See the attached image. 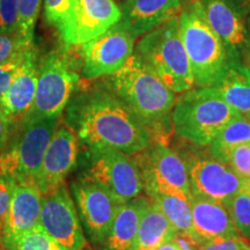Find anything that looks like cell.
Here are the masks:
<instances>
[{
    "label": "cell",
    "mask_w": 250,
    "mask_h": 250,
    "mask_svg": "<svg viewBox=\"0 0 250 250\" xmlns=\"http://www.w3.org/2000/svg\"><path fill=\"white\" fill-rule=\"evenodd\" d=\"M148 198L160 208V211L170 221L177 233L184 234L195 241L192 229L191 204L189 201L176 195L159 192L152 193L148 196Z\"/></svg>",
    "instance_id": "24"
},
{
    "label": "cell",
    "mask_w": 250,
    "mask_h": 250,
    "mask_svg": "<svg viewBox=\"0 0 250 250\" xmlns=\"http://www.w3.org/2000/svg\"><path fill=\"white\" fill-rule=\"evenodd\" d=\"M190 204L193 237L198 245L215 237L240 234L229 210L223 203L206 197L192 195Z\"/></svg>",
    "instance_id": "19"
},
{
    "label": "cell",
    "mask_w": 250,
    "mask_h": 250,
    "mask_svg": "<svg viewBox=\"0 0 250 250\" xmlns=\"http://www.w3.org/2000/svg\"><path fill=\"white\" fill-rule=\"evenodd\" d=\"M39 65L35 48L27 52L20 70L0 100V110L20 123L33 107L37 87Z\"/></svg>",
    "instance_id": "20"
},
{
    "label": "cell",
    "mask_w": 250,
    "mask_h": 250,
    "mask_svg": "<svg viewBox=\"0 0 250 250\" xmlns=\"http://www.w3.org/2000/svg\"><path fill=\"white\" fill-rule=\"evenodd\" d=\"M132 156L111 148L87 147L83 177L104 188L120 203L129 202L144 190L142 171Z\"/></svg>",
    "instance_id": "8"
},
{
    "label": "cell",
    "mask_w": 250,
    "mask_h": 250,
    "mask_svg": "<svg viewBox=\"0 0 250 250\" xmlns=\"http://www.w3.org/2000/svg\"><path fill=\"white\" fill-rule=\"evenodd\" d=\"M214 158L224 161L240 179L250 183V143L225 149L214 155Z\"/></svg>",
    "instance_id": "28"
},
{
    "label": "cell",
    "mask_w": 250,
    "mask_h": 250,
    "mask_svg": "<svg viewBox=\"0 0 250 250\" xmlns=\"http://www.w3.org/2000/svg\"><path fill=\"white\" fill-rule=\"evenodd\" d=\"M133 54L175 94H182L195 87L189 59L180 36L177 18L140 37Z\"/></svg>",
    "instance_id": "5"
},
{
    "label": "cell",
    "mask_w": 250,
    "mask_h": 250,
    "mask_svg": "<svg viewBox=\"0 0 250 250\" xmlns=\"http://www.w3.org/2000/svg\"><path fill=\"white\" fill-rule=\"evenodd\" d=\"M71 0H44V17L51 24H58L70 9Z\"/></svg>",
    "instance_id": "33"
},
{
    "label": "cell",
    "mask_w": 250,
    "mask_h": 250,
    "mask_svg": "<svg viewBox=\"0 0 250 250\" xmlns=\"http://www.w3.org/2000/svg\"><path fill=\"white\" fill-rule=\"evenodd\" d=\"M212 29L224 43L230 62H250V0H198Z\"/></svg>",
    "instance_id": "10"
},
{
    "label": "cell",
    "mask_w": 250,
    "mask_h": 250,
    "mask_svg": "<svg viewBox=\"0 0 250 250\" xmlns=\"http://www.w3.org/2000/svg\"><path fill=\"white\" fill-rule=\"evenodd\" d=\"M31 48H34V43L28 42L19 33H0V64L23 57Z\"/></svg>",
    "instance_id": "30"
},
{
    "label": "cell",
    "mask_w": 250,
    "mask_h": 250,
    "mask_svg": "<svg viewBox=\"0 0 250 250\" xmlns=\"http://www.w3.org/2000/svg\"><path fill=\"white\" fill-rule=\"evenodd\" d=\"M71 192L86 237L94 247L100 248L122 203L104 188L86 177L73 181Z\"/></svg>",
    "instance_id": "13"
},
{
    "label": "cell",
    "mask_w": 250,
    "mask_h": 250,
    "mask_svg": "<svg viewBox=\"0 0 250 250\" xmlns=\"http://www.w3.org/2000/svg\"><path fill=\"white\" fill-rule=\"evenodd\" d=\"M26 55H24L23 57L15 59V61L5 62V64H0V100H1L2 96H4L6 90L8 89V87L11 86L12 81L14 80L15 76L18 74V72L20 70L21 64H22Z\"/></svg>",
    "instance_id": "34"
},
{
    "label": "cell",
    "mask_w": 250,
    "mask_h": 250,
    "mask_svg": "<svg viewBox=\"0 0 250 250\" xmlns=\"http://www.w3.org/2000/svg\"><path fill=\"white\" fill-rule=\"evenodd\" d=\"M186 162L192 195L227 205L237 192L249 184L240 179L229 166L210 153L208 155H190Z\"/></svg>",
    "instance_id": "15"
},
{
    "label": "cell",
    "mask_w": 250,
    "mask_h": 250,
    "mask_svg": "<svg viewBox=\"0 0 250 250\" xmlns=\"http://www.w3.org/2000/svg\"><path fill=\"white\" fill-rule=\"evenodd\" d=\"M237 112L212 87L182 93L171 111L174 132L196 146H208Z\"/></svg>",
    "instance_id": "4"
},
{
    "label": "cell",
    "mask_w": 250,
    "mask_h": 250,
    "mask_svg": "<svg viewBox=\"0 0 250 250\" xmlns=\"http://www.w3.org/2000/svg\"><path fill=\"white\" fill-rule=\"evenodd\" d=\"M242 250H250V245L248 247H246V248H243Z\"/></svg>",
    "instance_id": "38"
},
{
    "label": "cell",
    "mask_w": 250,
    "mask_h": 250,
    "mask_svg": "<svg viewBox=\"0 0 250 250\" xmlns=\"http://www.w3.org/2000/svg\"><path fill=\"white\" fill-rule=\"evenodd\" d=\"M156 250H199V245L189 236L177 233L168 241L162 243Z\"/></svg>",
    "instance_id": "36"
},
{
    "label": "cell",
    "mask_w": 250,
    "mask_h": 250,
    "mask_svg": "<svg viewBox=\"0 0 250 250\" xmlns=\"http://www.w3.org/2000/svg\"><path fill=\"white\" fill-rule=\"evenodd\" d=\"M249 184H250V183H249Z\"/></svg>",
    "instance_id": "44"
},
{
    "label": "cell",
    "mask_w": 250,
    "mask_h": 250,
    "mask_svg": "<svg viewBox=\"0 0 250 250\" xmlns=\"http://www.w3.org/2000/svg\"><path fill=\"white\" fill-rule=\"evenodd\" d=\"M177 20L195 87L215 86L226 73L230 59L224 43L206 20L198 0L188 2Z\"/></svg>",
    "instance_id": "3"
},
{
    "label": "cell",
    "mask_w": 250,
    "mask_h": 250,
    "mask_svg": "<svg viewBox=\"0 0 250 250\" xmlns=\"http://www.w3.org/2000/svg\"><path fill=\"white\" fill-rule=\"evenodd\" d=\"M250 242L241 234L229 236H220L208 240L199 245V250H242Z\"/></svg>",
    "instance_id": "32"
},
{
    "label": "cell",
    "mask_w": 250,
    "mask_h": 250,
    "mask_svg": "<svg viewBox=\"0 0 250 250\" xmlns=\"http://www.w3.org/2000/svg\"><path fill=\"white\" fill-rule=\"evenodd\" d=\"M142 171L146 195L170 193L191 203L192 191L186 159L167 144L152 143L147 148L133 154Z\"/></svg>",
    "instance_id": "9"
},
{
    "label": "cell",
    "mask_w": 250,
    "mask_h": 250,
    "mask_svg": "<svg viewBox=\"0 0 250 250\" xmlns=\"http://www.w3.org/2000/svg\"><path fill=\"white\" fill-rule=\"evenodd\" d=\"M79 156V139L66 124L59 125L50 140L36 176V183L42 195L57 190L65 184Z\"/></svg>",
    "instance_id": "16"
},
{
    "label": "cell",
    "mask_w": 250,
    "mask_h": 250,
    "mask_svg": "<svg viewBox=\"0 0 250 250\" xmlns=\"http://www.w3.org/2000/svg\"><path fill=\"white\" fill-rule=\"evenodd\" d=\"M0 245L5 250H70L39 226L24 233L0 235Z\"/></svg>",
    "instance_id": "25"
},
{
    "label": "cell",
    "mask_w": 250,
    "mask_h": 250,
    "mask_svg": "<svg viewBox=\"0 0 250 250\" xmlns=\"http://www.w3.org/2000/svg\"><path fill=\"white\" fill-rule=\"evenodd\" d=\"M65 122L86 147L111 148L133 155L153 143L143 122L104 85L71 99Z\"/></svg>",
    "instance_id": "1"
},
{
    "label": "cell",
    "mask_w": 250,
    "mask_h": 250,
    "mask_svg": "<svg viewBox=\"0 0 250 250\" xmlns=\"http://www.w3.org/2000/svg\"><path fill=\"white\" fill-rule=\"evenodd\" d=\"M14 181L15 180L11 177L0 176V233H1L6 215H7Z\"/></svg>",
    "instance_id": "35"
},
{
    "label": "cell",
    "mask_w": 250,
    "mask_h": 250,
    "mask_svg": "<svg viewBox=\"0 0 250 250\" xmlns=\"http://www.w3.org/2000/svg\"><path fill=\"white\" fill-rule=\"evenodd\" d=\"M149 198L137 197L118 206L116 215L104 242L99 250H134L140 219Z\"/></svg>",
    "instance_id": "21"
},
{
    "label": "cell",
    "mask_w": 250,
    "mask_h": 250,
    "mask_svg": "<svg viewBox=\"0 0 250 250\" xmlns=\"http://www.w3.org/2000/svg\"><path fill=\"white\" fill-rule=\"evenodd\" d=\"M21 127L0 152V176L33 179L39 174L43 156L58 126V118L21 121Z\"/></svg>",
    "instance_id": "6"
},
{
    "label": "cell",
    "mask_w": 250,
    "mask_h": 250,
    "mask_svg": "<svg viewBox=\"0 0 250 250\" xmlns=\"http://www.w3.org/2000/svg\"><path fill=\"white\" fill-rule=\"evenodd\" d=\"M42 196L35 180H15L7 215L0 235L24 233L39 226Z\"/></svg>",
    "instance_id": "18"
},
{
    "label": "cell",
    "mask_w": 250,
    "mask_h": 250,
    "mask_svg": "<svg viewBox=\"0 0 250 250\" xmlns=\"http://www.w3.org/2000/svg\"><path fill=\"white\" fill-rule=\"evenodd\" d=\"M136 37L120 21L101 35L80 45L81 74L95 80L115 74L134 52Z\"/></svg>",
    "instance_id": "11"
},
{
    "label": "cell",
    "mask_w": 250,
    "mask_h": 250,
    "mask_svg": "<svg viewBox=\"0 0 250 250\" xmlns=\"http://www.w3.org/2000/svg\"><path fill=\"white\" fill-rule=\"evenodd\" d=\"M237 114L250 118V68L241 62H229L226 73L212 87Z\"/></svg>",
    "instance_id": "22"
},
{
    "label": "cell",
    "mask_w": 250,
    "mask_h": 250,
    "mask_svg": "<svg viewBox=\"0 0 250 250\" xmlns=\"http://www.w3.org/2000/svg\"><path fill=\"white\" fill-rule=\"evenodd\" d=\"M120 19L121 9L115 0H71L57 28L65 44L79 46L107 31Z\"/></svg>",
    "instance_id": "12"
},
{
    "label": "cell",
    "mask_w": 250,
    "mask_h": 250,
    "mask_svg": "<svg viewBox=\"0 0 250 250\" xmlns=\"http://www.w3.org/2000/svg\"><path fill=\"white\" fill-rule=\"evenodd\" d=\"M115 1H118V2H120V1H122V0H115Z\"/></svg>",
    "instance_id": "41"
},
{
    "label": "cell",
    "mask_w": 250,
    "mask_h": 250,
    "mask_svg": "<svg viewBox=\"0 0 250 250\" xmlns=\"http://www.w3.org/2000/svg\"><path fill=\"white\" fill-rule=\"evenodd\" d=\"M17 123L18 122L12 120L8 115L0 110V152L8 145L9 140L15 132Z\"/></svg>",
    "instance_id": "37"
},
{
    "label": "cell",
    "mask_w": 250,
    "mask_h": 250,
    "mask_svg": "<svg viewBox=\"0 0 250 250\" xmlns=\"http://www.w3.org/2000/svg\"><path fill=\"white\" fill-rule=\"evenodd\" d=\"M0 250H5V249L1 247V245H0Z\"/></svg>",
    "instance_id": "40"
},
{
    "label": "cell",
    "mask_w": 250,
    "mask_h": 250,
    "mask_svg": "<svg viewBox=\"0 0 250 250\" xmlns=\"http://www.w3.org/2000/svg\"><path fill=\"white\" fill-rule=\"evenodd\" d=\"M80 83L76 65L67 55L51 52L39 64L33 107L26 120L59 118Z\"/></svg>",
    "instance_id": "7"
},
{
    "label": "cell",
    "mask_w": 250,
    "mask_h": 250,
    "mask_svg": "<svg viewBox=\"0 0 250 250\" xmlns=\"http://www.w3.org/2000/svg\"><path fill=\"white\" fill-rule=\"evenodd\" d=\"M248 66H249V68H250V62H249V64H248Z\"/></svg>",
    "instance_id": "42"
},
{
    "label": "cell",
    "mask_w": 250,
    "mask_h": 250,
    "mask_svg": "<svg viewBox=\"0 0 250 250\" xmlns=\"http://www.w3.org/2000/svg\"><path fill=\"white\" fill-rule=\"evenodd\" d=\"M42 0H18L19 34L33 43L35 24L39 18Z\"/></svg>",
    "instance_id": "29"
},
{
    "label": "cell",
    "mask_w": 250,
    "mask_h": 250,
    "mask_svg": "<svg viewBox=\"0 0 250 250\" xmlns=\"http://www.w3.org/2000/svg\"><path fill=\"white\" fill-rule=\"evenodd\" d=\"M0 33H19L18 0H0Z\"/></svg>",
    "instance_id": "31"
},
{
    "label": "cell",
    "mask_w": 250,
    "mask_h": 250,
    "mask_svg": "<svg viewBox=\"0 0 250 250\" xmlns=\"http://www.w3.org/2000/svg\"><path fill=\"white\" fill-rule=\"evenodd\" d=\"M191 0H122L120 23L132 35L142 37L179 15Z\"/></svg>",
    "instance_id": "17"
},
{
    "label": "cell",
    "mask_w": 250,
    "mask_h": 250,
    "mask_svg": "<svg viewBox=\"0 0 250 250\" xmlns=\"http://www.w3.org/2000/svg\"><path fill=\"white\" fill-rule=\"evenodd\" d=\"M236 229L250 242V186L246 187L226 205Z\"/></svg>",
    "instance_id": "27"
},
{
    "label": "cell",
    "mask_w": 250,
    "mask_h": 250,
    "mask_svg": "<svg viewBox=\"0 0 250 250\" xmlns=\"http://www.w3.org/2000/svg\"><path fill=\"white\" fill-rule=\"evenodd\" d=\"M39 227L70 250L86 248L87 237L76 204L65 184L42 196Z\"/></svg>",
    "instance_id": "14"
},
{
    "label": "cell",
    "mask_w": 250,
    "mask_h": 250,
    "mask_svg": "<svg viewBox=\"0 0 250 250\" xmlns=\"http://www.w3.org/2000/svg\"><path fill=\"white\" fill-rule=\"evenodd\" d=\"M132 110L151 133L153 143L167 140L173 132L171 111L175 93L140 61L132 55L126 64L103 83Z\"/></svg>",
    "instance_id": "2"
},
{
    "label": "cell",
    "mask_w": 250,
    "mask_h": 250,
    "mask_svg": "<svg viewBox=\"0 0 250 250\" xmlns=\"http://www.w3.org/2000/svg\"><path fill=\"white\" fill-rule=\"evenodd\" d=\"M249 37H250V17H249Z\"/></svg>",
    "instance_id": "39"
},
{
    "label": "cell",
    "mask_w": 250,
    "mask_h": 250,
    "mask_svg": "<svg viewBox=\"0 0 250 250\" xmlns=\"http://www.w3.org/2000/svg\"><path fill=\"white\" fill-rule=\"evenodd\" d=\"M176 234V229L160 208L149 201L140 219L134 250H156Z\"/></svg>",
    "instance_id": "23"
},
{
    "label": "cell",
    "mask_w": 250,
    "mask_h": 250,
    "mask_svg": "<svg viewBox=\"0 0 250 250\" xmlns=\"http://www.w3.org/2000/svg\"><path fill=\"white\" fill-rule=\"evenodd\" d=\"M249 186H250V184H249Z\"/></svg>",
    "instance_id": "43"
},
{
    "label": "cell",
    "mask_w": 250,
    "mask_h": 250,
    "mask_svg": "<svg viewBox=\"0 0 250 250\" xmlns=\"http://www.w3.org/2000/svg\"><path fill=\"white\" fill-rule=\"evenodd\" d=\"M248 143H250V118L239 114L220 131L217 138L208 146V153L214 156L225 149Z\"/></svg>",
    "instance_id": "26"
}]
</instances>
